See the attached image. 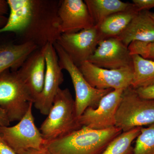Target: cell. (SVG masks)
<instances>
[{
  "instance_id": "9c48e42d",
  "label": "cell",
  "mask_w": 154,
  "mask_h": 154,
  "mask_svg": "<svg viewBox=\"0 0 154 154\" xmlns=\"http://www.w3.org/2000/svg\"><path fill=\"white\" fill-rule=\"evenodd\" d=\"M78 68L86 81L96 89L125 90L131 86L133 67L108 69L96 66L87 61Z\"/></svg>"
},
{
  "instance_id": "5b68a950",
  "label": "cell",
  "mask_w": 154,
  "mask_h": 154,
  "mask_svg": "<svg viewBox=\"0 0 154 154\" xmlns=\"http://www.w3.org/2000/svg\"><path fill=\"white\" fill-rule=\"evenodd\" d=\"M33 102L17 71L8 69L0 75V107L10 122L19 121Z\"/></svg>"
},
{
  "instance_id": "7a4b0ae2",
  "label": "cell",
  "mask_w": 154,
  "mask_h": 154,
  "mask_svg": "<svg viewBox=\"0 0 154 154\" xmlns=\"http://www.w3.org/2000/svg\"><path fill=\"white\" fill-rule=\"evenodd\" d=\"M122 132L116 126L102 130L82 127L62 137L45 140L42 149L47 154H102Z\"/></svg>"
},
{
  "instance_id": "484cf974",
  "label": "cell",
  "mask_w": 154,
  "mask_h": 154,
  "mask_svg": "<svg viewBox=\"0 0 154 154\" xmlns=\"http://www.w3.org/2000/svg\"><path fill=\"white\" fill-rule=\"evenodd\" d=\"M10 122L5 111L0 107V127L10 125Z\"/></svg>"
},
{
  "instance_id": "603a6c76",
  "label": "cell",
  "mask_w": 154,
  "mask_h": 154,
  "mask_svg": "<svg viewBox=\"0 0 154 154\" xmlns=\"http://www.w3.org/2000/svg\"><path fill=\"white\" fill-rule=\"evenodd\" d=\"M132 4L138 12L148 11L154 8V0H133Z\"/></svg>"
},
{
  "instance_id": "4316f807",
  "label": "cell",
  "mask_w": 154,
  "mask_h": 154,
  "mask_svg": "<svg viewBox=\"0 0 154 154\" xmlns=\"http://www.w3.org/2000/svg\"><path fill=\"white\" fill-rule=\"evenodd\" d=\"M8 12L9 9L7 1L0 0V16H5Z\"/></svg>"
},
{
  "instance_id": "5bb4252c",
  "label": "cell",
  "mask_w": 154,
  "mask_h": 154,
  "mask_svg": "<svg viewBox=\"0 0 154 154\" xmlns=\"http://www.w3.org/2000/svg\"><path fill=\"white\" fill-rule=\"evenodd\" d=\"M17 71L34 103L43 89L46 72V61L42 48L33 51Z\"/></svg>"
},
{
  "instance_id": "9a60e30c",
  "label": "cell",
  "mask_w": 154,
  "mask_h": 154,
  "mask_svg": "<svg viewBox=\"0 0 154 154\" xmlns=\"http://www.w3.org/2000/svg\"><path fill=\"white\" fill-rule=\"evenodd\" d=\"M128 47L134 41L154 42V21L150 16V11H140L129 25L116 37Z\"/></svg>"
},
{
  "instance_id": "ac0fdd59",
  "label": "cell",
  "mask_w": 154,
  "mask_h": 154,
  "mask_svg": "<svg viewBox=\"0 0 154 154\" xmlns=\"http://www.w3.org/2000/svg\"><path fill=\"white\" fill-rule=\"evenodd\" d=\"M94 26L98 27L112 14L128 10L132 3L119 0H85Z\"/></svg>"
},
{
  "instance_id": "ffe728a7",
  "label": "cell",
  "mask_w": 154,
  "mask_h": 154,
  "mask_svg": "<svg viewBox=\"0 0 154 154\" xmlns=\"http://www.w3.org/2000/svg\"><path fill=\"white\" fill-rule=\"evenodd\" d=\"M142 128L139 127L122 132L109 143L102 154H133V142L140 134Z\"/></svg>"
},
{
  "instance_id": "52a82bcc",
  "label": "cell",
  "mask_w": 154,
  "mask_h": 154,
  "mask_svg": "<svg viewBox=\"0 0 154 154\" xmlns=\"http://www.w3.org/2000/svg\"><path fill=\"white\" fill-rule=\"evenodd\" d=\"M33 105L30 103L25 116L17 124L0 127V134L17 154L28 149H40L45 142L35 124Z\"/></svg>"
},
{
  "instance_id": "2e32d148",
  "label": "cell",
  "mask_w": 154,
  "mask_h": 154,
  "mask_svg": "<svg viewBox=\"0 0 154 154\" xmlns=\"http://www.w3.org/2000/svg\"><path fill=\"white\" fill-rule=\"evenodd\" d=\"M38 48L30 42L0 45V75L7 70L19 69L28 57Z\"/></svg>"
},
{
  "instance_id": "7c38bea8",
  "label": "cell",
  "mask_w": 154,
  "mask_h": 154,
  "mask_svg": "<svg viewBox=\"0 0 154 154\" xmlns=\"http://www.w3.org/2000/svg\"><path fill=\"white\" fill-rule=\"evenodd\" d=\"M88 61L96 66L108 69L133 67L132 55L128 47L116 37L99 42Z\"/></svg>"
},
{
  "instance_id": "4fadbf2b",
  "label": "cell",
  "mask_w": 154,
  "mask_h": 154,
  "mask_svg": "<svg viewBox=\"0 0 154 154\" xmlns=\"http://www.w3.org/2000/svg\"><path fill=\"white\" fill-rule=\"evenodd\" d=\"M58 16L61 34L76 33L94 26L87 5L82 0L60 1Z\"/></svg>"
},
{
  "instance_id": "83f0119b",
  "label": "cell",
  "mask_w": 154,
  "mask_h": 154,
  "mask_svg": "<svg viewBox=\"0 0 154 154\" xmlns=\"http://www.w3.org/2000/svg\"><path fill=\"white\" fill-rule=\"evenodd\" d=\"M17 154H47L43 149H28L22 151Z\"/></svg>"
},
{
  "instance_id": "ba28073f",
  "label": "cell",
  "mask_w": 154,
  "mask_h": 154,
  "mask_svg": "<svg viewBox=\"0 0 154 154\" xmlns=\"http://www.w3.org/2000/svg\"><path fill=\"white\" fill-rule=\"evenodd\" d=\"M42 48L46 61V72L43 89L33 104L40 113L47 115L64 79L54 45L48 43Z\"/></svg>"
},
{
  "instance_id": "30bf717a",
  "label": "cell",
  "mask_w": 154,
  "mask_h": 154,
  "mask_svg": "<svg viewBox=\"0 0 154 154\" xmlns=\"http://www.w3.org/2000/svg\"><path fill=\"white\" fill-rule=\"evenodd\" d=\"M99 41L98 28L94 26L76 33H62L56 42L79 67L89 60Z\"/></svg>"
},
{
  "instance_id": "e0dca14e",
  "label": "cell",
  "mask_w": 154,
  "mask_h": 154,
  "mask_svg": "<svg viewBox=\"0 0 154 154\" xmlns=\"http://www.w3.org/2000/svg\"><path fill=\"white\" fill-rule=\"evenodd\" d=\"M138 12L133 5L128 10L115 13L106 18L100 26L97 27L100 41L119 36Z\"/></svg>"
},
{
  "instance_id": "277c9868",
  "label": "cell",
  "mask_w": 154,
  "mask_h": 154,
  "mask_svg": "<svg viewBox=\"0 0 154 154\" xmlns=\"http://www.w3.org/2000/svg\"><path fill=\"white\" fill-rule=\"evenodd\" d=\"M154 123V99L141 98L131 86L125 89L116 115L115 126L125 132Z\"/></svg>"
},
{
  "instance_id": "f1b7e54d",
  "label": "cell",
  "mask_w": 154,
  "mask_h": 154,
  "mask_svg": "<svg viewBox=\"0 0 154 154\" xmlns=\"http://www.w3.org/2000/svg\"><path fill=\"white\" fill-rule=\"evenodd\" d=\"M8 20V18L6 16H0V28H2L5 25Z\"/></svg>"
},
{
  "instance_id": "6da1fadb",
  "label": "cell",
  "mask_w": 154,
  "mask_h": 154,
  "mask_svg": "<svg viewBox=\"0 0 154 154\" xmlns=\"http://www.w3.org/2000/svg\"><path fill=\"white\" fill-rule=\"evenodd\" d=\"M9 17L0 34L12 32L19 43L30 42L38 48L54 44L61 35L57 0H8Z\"/></svg>"
},
{
  "instance_id": "8992f818",
  "label": "cell",
  "mask_w": 154,
  "mask_h": 154,
  "mask_svg": "<svg viewBox=\"0 0 154 154\" xmlns=\"http://www.w3.org/2000/svg\"><path fill=\"white\" fill-rule=\"evenodd\" d=\"M61 68L68 72L73 85L75 99L76 113L78 118L89 107L96 108L101 99L113 89L99 90L93 88L86 81L79 69L73 63L61 47L55 42L54 44Z\"/></svg>"
},
{
  "instance_id": "d6986e66",
  "label": "cell",
  "mask_w": 154,
  "mask_h": 154,
  "mask_svg": "<svg viewBox=\"0 0 154 154\" xmlns=\"http://www.w3.org/2000/svg\"><path fill=\"white\" fill-rule=\"evenodd\" d=\"M133 77L131 87L134 89L154 85V61L137 54L132 55Z\"/></svg>"
},
{
  "instance_id": "f546056e",
  "label": "cell",
  "mask_w": 154,
  "mask_h": 154,
  "mask_svg": "<svg viewBox=\"0 0 154 154\" xmlns=\"http://www.w3.org/2000/svg\"><path fill=\"white\" fill-rule=\"evenodd\" d=\"M150 16L154 21V13L150 12Z\"/></svg>"
},
{
  "instance_id": "7402d4cb",
  "label": "cell",
  "mask_w": 154,
  "mask_h": 154,
  "mask_svg": "<svg viewBox=\"0 0 154 154\" xmlns=\"http://www.w3.org/2000/svg\"><path fill=\"white\" fill-rule=\"evenodd\" d=\"M128 48L131 55L137 54L143 58L154 61V42H133Z\"/></svg>"
},
{
  "instance_id": "44dd1931",
  "label": "cell",
  "mask_w": 154,
  "mask_h": 154,
  "mask_svg": "<svg viewBox=\"0 0 154 154\" xmlns=\"http://www.w3.org/2000/svg\"><path fill=\"white\" fill-rule=\"evenodd\" d=\"M133 154H154V123L141 128Z\"/></svg>"
},
{
  "instance_id": "3957f363",
  "label": "cell",
  "mask_w": 154,
  "mask_h": 154,
  "mask_svg": "<svg viewBox=\"0 0 154 154\" xmlns=\"http://www.w3.org/2000/svg\"><path fill=\"white\" fill-rule=\"evenodd\" d=\"M39 131L45 140L55 139L82 128L75 100L68 88H60Z\"/></svg>"
},
{
  "instance_id": "d4e9b609",
  "label": "cell",
  "mask_w": 154,
  "mask_h": 154,
  "mask_svg": "<svg viewBox=\"0 0 154 154\" xmlns=\"http://www.w3.org/2000/svg\"><path fill=\"white\" fill-rule=\"evenodd\" d=\"M0 154H17L0 134Z\"/></svg>"
},
{
  "instance_id": "cb8c5ba5",
  "label": "cell",
  "mask_w": 154,
  "mask_h": 154,
  "mask_svg": "<svg viewBox=\"0 0 154 154\" xmlns=\"http://www.w3.org/2000/svg\"><path fill=\"white\" fill-rule=\"evenodd\" d=\"M139 96L143 99H154V85L136 89Z\"/></svg>"
},
{
  "instance_id": "8fae6325",
  "label": "cell",
  "mask_w": 154,
  "mask_h": 154,
  "mask_svg": "<svg viewBox=\"0 0 154 154\" xmlns=\"http://www.w3.org/2000/svg\"><path fill=\"white\" fill-rule=\"evenodd\" d=\"M125 90H113L101 99L96 108H87L79 118L82 127L102 130L115 126L116 115Z\"/></svg>"
}]
</instances>
